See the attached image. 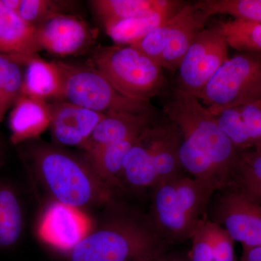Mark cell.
Listing matches in <instances>:
<instances>
[{
  "label": "cell",
  "mask_w": 261,
  "mask_h": 261,
  "mask_svg": "<svg viewBox=\"0 0 261 261\" xmlns=\"http://www.w3.org/2000/svg\"><path fill=\"white\" fill-rule=\"evenodd\" d=\"M165 113L177 127L182 143L214 166L225 187L231 185L238 152L219 128L216 117L197 98L178 89Z\"/></svg>",
  "instance_id": "obj_1"
},
{
  "label": "cell",
  "mask_w": 261,
  "mask_h": 261,
  "mask_svg": "<svg viewBox=\"0 0 261 261\" xmlns=\"http://www.w3.org/2000/svg\"><path fill=\"white\" fill-rule=\"evenodd\" d=\"M168 246L149 217L122 215L89 233L70 250L68 261H134L161 256Z\"/></svg>",
  "instance_id": "obj_2"
},
{
  "label": "cell",
  "mask_w": 261,
  "mask_h": 261,
  "mask_svg": "<svg viewBox=\"0 0 261 261\" xmlns=\"http://www.w3.org/2000/svg\"><path fill=\"white\" fill-rule=\"evenodd\" d=\"M149 218L168 245L190 240L199 222L207 217L214 195L195 178L180 173L153 187Z\"/></svg>",
  "instance_id": "obj_3"
},
{
  "label": "cell",
  "mask_w": 261,
  "mask_h": 261,
  "mask_svg": "<svg viewBox=\"0 0 261 261\" xmlns=\"http://www.w3.org/2000/svg\"><path fill=\"white\" fill-rule=\"evenodd\" d=\"M34 167L57 202L80 208L97 201L110 200V187L88 163L51 147L33 152Z\"/></svg>",
  "instance_id": "obj_4"
},
{
  "label": "cell",
  "mask_w": 261,
  "mask_h": 261,
  "mask_svg": "<svg viewBox=\"0 0 261 261\" xmlns=\"http://www.w3.org/2000/svg\"><path fill=\"white\" fill-rule=\"evenodd\" d=\"M92 64L117 91L135 100L149 102L164 84L163 68L132 46L102 48Z\"/></svg>",
  "instance_id": "obj_5"
},
{
  "label": "cell",
  "mask_w": 261,
  "mask_h": 261,
  "mask_svg": "<svg viewBox=\"0 0 261 261\" xmlns=\"http://www.w3.org/2000/svg\"><path fill=\"white\" fill-rule=\"evenodd\" d=\"M216 116L221 111L261 101V53L228 58L196 95Z\"/></svg>",
  "instance_id": "obj_6"
},
{
  "label": "cell",
  "mask_w": 261,
  "mask_h": 261,
  "mask_svg": "<svg viewBox=\"0 0 261 261\" xmlns=\"http://www.w3.org/2000/svg\"><path fill=\"white\" fill-rule=\"evenodd\" d=\"M56 63L63 79V100L105 115L152 113L150 103L125 97L94 67L61 61Z\"/></svg>",
  "instance_id": "obj_7"
},
{
  "label": "cell",
  "mask_w": 261,
  "mask_h": 261,
  "mask_svg": "<svg viewBox=\"0 0 261 261\" xmlns=\"http://www.w3.org/2000/svg\"><path fill=\"white\" fill-rule=\"evenodd\" d=\"M204 24L194 5H185L169 20L130 46L161 68L177 70Z\"/></svg>",
  "instance_id": "obj_8"
},
{
  "label": "cell",
  "mask_w": 261,
  "mask_h": 261,
  "mask_svg": "<svg viewBox=\"0 0 261 261\" xmlns=\"http://www.w3.org/2000/svg\"><path fill=\"white\" fill-rule=\"evenodd\" d=\"M228 43L221 27L202 29L178 67L180 90L196 97L227 61Z\"/></svg>",
  "instance_id": "obj_9"
},
{
  "label": "cell",
  "mask_w": 261,
  "mask_h": 261,
  "mask_svg": "<svg viewBox=\"0 0 261 261\" xmlns=\"http://www.w3.org/2000/svg\"><path fill=\"white\" fill-rule=\"evenodd\" d=\"M217 192L211 221L224 228L243 248L260 245L261 204L231 185Z\"/></svg>",
  "instance_id": "obj_10"
},
{
  "label": "cell",
  "mask_w": 261,
  "mask_h": 261,
  "mask_svg": "<svg viewBox=\"0 0 261 261\" xmlns=\"http://www.w3.org/2000/svg\"><path fill=\"white\" fill-rule=\"evenodd\" d=\"M92 229V222L80 208L56 202L48 207L39 226V236L58 250L70 252Z\"/></svg>",
  "instance_id": "obj_11"
},
{
  "label": "cell",
  "mask_w": 261,
  "mask_h": 261,
  "mask_svg": "<svg viewBox=\"0 0 261 261\" xmlns=\"http://www.w3.org/2000/svg\"><path fill=\"white\" fill-rule=\"evenodd\" d=\"M36 28L42 49L56 56H74L88 47L93 39L88 24L73 15H56Z\"/></svg>",
  "instance_id": "obj_12"
},
{
  "label": "cell",
  "mask_w": 261,
  "mask_h": 261,
  "mask_svg": "<svg viewBox=\"0 0 261 261\" xmlns=\"http://www.w3.org/2000/svg\"><path fill=\"white\" fill-rule=\"evenodd\" d=\"M49 108L53 137L65 146L82 147L105 116L65 100L49 103Z\"/></svg>",
  "instance_id": "obj_13"
},
{
  "label": "cell",
  "mask_w": 261,
  "mask_h": 261,
  "mask_svg": "<svg viewBox=\"0 0 261 261\" xmlns=\"http://www.w3.org/2000/svg\"><path fill=\"white\" fill-rule=\"evenodd\" d=\"M183 3L161 0V4L143 13L105 25L106 33L118 45L130 46L177 13Z\"/></svg>",
  "instance_id": "obj_14"
},
{
  "label": "cell",
  "mask_w": 261,
  "mask_h": 261,
  "mask_svg": "<svg viewBox=\"0 0 261 261\" xmlns=\"http://www.w3.org/2000/svg\"><path fill=\"white\" fill-rule=\"evenodd\" d=\"M14 56L25 66L23 95L46 102L49 99L63 100V79L56 62L43 60L37 54Z\"/></svg>",
  "instance_id": "obj_15"
},
{
  "label": "cell",
  "mask_w": 261,
  "mask_h": 261,
  "mask_svg": "<svg viewBox=\"0 0 261 261\" xmlns=\"http://www.w3.org/2000/svg\"><path fill=\"white\" fill-rule=\"evenodd\" d=\"M50 124L49 103L22 94L10 111V140L14 145H18L37 138Z\"/></svg>",
  "instance_id": "obj_16"
},
{
  "label": "cell",
  "mask_w": 261,
  "mask_h": 261,
  "mask_svg": "<svg viewBox=\"0 0 261 261\" xmlns=\"http://www.w3.org/2000/svg\"><path fill=\"white\" fill-rule=\"evenodd\" d=\"M151 113H113L105 115L88 140L82 146L86 153L118 143L141 133L150 123Z\"/></svg>",
  "instance_id": "obj_17"
},
{
  "label": "cell",
  "mask_w": 261,
  "mask_h": 261,
  "mask_svg": "<svg viewBox=\"0 0 261 261\" xmlns=\"http://www.w3.org/2000/svg\"><path fill=\"white\" fill-rule=\"evenodd\" d=\"M42 50L37 28L7 8L0 0V53L10 56H32Z\"/></svg>",
  "instance_id": "obj_18"
},
{
  "label": "cell",
  "mask_w": 261,
  "mask_h": 261,
  "mask_svg": "<svg viewBox=\"0 0 261 261\" xmlns=\"http://www.w3.org/2000/svg\"><path fill=\"white\" fill-rule=\"evenodd\" d=\"M148 126L141 132L130 147L122 168L121 181L123 179L135 189L153 188L160 182L149 140Z\"/></svg>",
  "instance_id": "obj_19"
},
{
  "label": "cell",
  "mask_w": 261,
  "mask_h": 261,
  "mask_svg": "<svg viewBox=\"0 0 261 261\" xmlns=\"http://www.w3.org/2000/svg\"><path fill=\"white\" fill-rule=\"evenodd\" d=\"M140 134L87 153L89 164L107 186L123 187L121 175L123 161Z\"/></svg>",
  "instance_id": "obj_20"
},
{
  "label": "cell",
  "mask_w": 261,
  "mask_h": 261,
  "mask_svg": "<svg viewBox=\"0 0 261 261\" xmlns=\"http://www.w3.org/2000/svg\"><path fill=\"white\" fill-rule=\"evenodd\" d=\"M23 207L10 185H0V250L15 247L23 231Z\"/></svg>",
  "instance_id": "obj_21"
},
{
  "label": "cell",
  "mask_w": 261,
  "mask_h": 261,
  "mask_svg": "<svg viewBox=\"0 0 261 261\" xmlns=\"http://www.w3.org/2000/svg\"><path fill=\"white\" fill-rule=\"evenodd\" d=\"M204 22L214 15L261 23V0H201L194 4Z\"/></svg>",
  "instance_id": "obj_22"
},
{
  "label": "cell",
  "mask_w": 261,
  "mask_h": 261,
  "mask_svg": "<svg viewBox=\"0 0 261 261\" xmlns=\"http://www.w3.org/2000/svg\"><path fill=\"white\" fill-rule=\"evenodd\" d=\"M14 56L0 53V123L21 96L24 73Z\"/></svg>",
  "instance_id": "obj_23"
},
{
  "label": "cell",
  "mask_w": 261,
  "mask_h": 261,
  "mask_svg": "<svg viewBox=\"0 0 261 261\" xmlns=\"http://www.w3.org/2000/svg\"><path fill=\"white\" fill-rule=\"evenodd\" d=\"M161 0H93L90 1L94 13L102 25L130 18L155 8Z\"/></svg>",
  "instance_id": "obj_24"
},
{
  "label": "cell",
  "mask_w": 261,
  "mask_h": 261,
  "mask_svg": "<svg viewBox=\"0 0 261 261\" xmlns=\"http://www.w3.org/2000/svg\"><path fill=\"white\" fill-rule=\"evenodd\" d=\"M228 47L240 53H261V23L234 19L220 23Z\"/></svg>",
  "instance_id": "obj_25"
},
{
  "label": "cell",
  "mask_w": 261,
  "mask_h": 261,
  "mask_svg": "<svg viewBox=\"0 0 261 261\" xmlns=\"http://www.w3.org/2000/svg\"><path fill=\"white\" fill-rule=\"evenodd\" d=\"M215 117L219 128L231 141L238 152L255 147L247 133L239 107L225 109Z\"/></svg>",
  "instance_id": "obj_26"
},
{
  "label": "cell",
  "mask_w": 261,
  "mask_h": 261,
  "mask_svg": "<svg viewBox=\"0 0 261 261\" xmlns=\"http://www.w3.org/2000/svg\"><path fill=\"white\" fill-rule=\"evenodd\" d=\"M191 261H216V248L213 236V221L206 217L201 220L192 233Z\"/></svg>",
  "instance_id": "obj_27"
},
{
  "label": "cell",
  "mask_w": 261,
  "mask_h": 261,
  "mask_svg": "<svg viewBox=\"0 0 261 261\" xmlns=\"http://www.w3.org/2000/svg\"><path fill=\"white\" fill-rule=\"evenodd\" d=\"M61 3L49 0H21L18 14L24 21L34 27L61 13Z\"/></svg>",
  "instance_id": "obj_28"
},
{
  "label": "cell",
  "mask_w": 261,
  "mask_h": 261,
  "mask_svg": "<svg viewBox=\"0 0 261 261\" xmlns=\"http://www.w3.org/2000/svg\"><path fill=\"white\" fill-rule=\"evenodd\" d=\"M244 123L254 145L261 144V101L239 107Z\"/></svg>",
  "instance_id": "obj_29"
},
{
  "label": "cell",
  "mask_w": 261,
  "mask_h": 261,
  "mask_svg": "<svg viewBox=\"0 0 261 261\" xmlns=\"http://www.w3.org/2000/svg\"><path fill=\"white\" fill-rule=\"evenodd\" d=\"M240 261H261V245L243 248V254Z\"/></svg>",
  "instance_id": "obj_30"
},
{
  "label": "cell",
  "mask_w": 261,
  "mask_h": 261,
  "mask_svg": "<svg viewBox=\"0 0 261 261\" xmlns=\"http://www.w3.org/2000/svg\"><path fill=\"white\" fill-rule=\"evenodd\" d=\"M158 261H191L190 256L183 255L181 253H174V252H168L163 254L159 257Z\"/></svg>",
  "instance_id": "obj_31"
},
{
  "label": "cell",
  "mask_w": 261,
  "mask_h": 261,
  "mask_svg": "<svg viewBox=\"0 0 261 261\" xmlns=\"http://www.w3.org/2000/svg\"><path fill=\"white\" fill-rule=\"evenodd\" d=\"M1 1L7 8L18 13L21 0H1Z\"/></svg>",
  "instance_id": "obj_32"
},
{
  "label": "cell",
  "mask_w": 261,
  "mask_h": 261,
  "mask_svg": "<svg viewBox=\"0 0 261 261\" xmlns=\"http://www.w3.org/2000/svg\"><path fill=\"white\" fill-rule=\"evenodd\" d=\"M160 257H146V258L139 259V260L134 261H158Z\"/></svg>",
  "instance_id": "obj_33"
}]
</instances>
